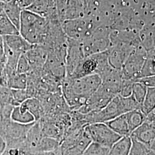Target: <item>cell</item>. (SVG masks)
Returning a JSON list of instances; mask_svg holds the SVG:
<instances>
[{"label": "cell", "mask_w": 155, "mask_h": 155, "mask_svg": "<svg viewBox=\"0 0 155 155\" xmlns=\"http://www.w3.org/2000/svg\"><path fill=\"white\" fill-rule=\"evenodd\" d=\"M101 83V78L97 74L75 79L64 78L61 82V92L67 105L70 109L77 110L85 104Z\"/></svg>", "instance_id": "obj_1"}, {"label": "cell", "mask_w": 155, "mask_h": 155, "mask_svg": "<svg viewBox=\"0 0 155 155\" xmlns=\"http://www.w3.org/2000/svg\"><path fill=\"white\" fill-rule=\"evenodd\" d=\"M49 21L27 9H22L19 33L31 45H43L47 39Z\"/></svg>", "instance_id": "obj_2"}, {"label": "cell", "mask_w": 155, "mask_h": 155, "mask_svg": "<svg viewBox=\"0 0 155 155\" xmlns=\"http://www.w3.org/2000/svg\"><path fill=\"white\" fill-rule=\"evenodd\" d=\"M113 68L108 59V51L86 56L71 77L67 79H75L86 75L97 74L101 78Z\"/></svg>", "instance_id": "obj_3"}, {"label": "cell", "mask_w": 155, "mask_h": 155, "mask_svg": "<svg viewBox=\"0 0 155 155\" xmlns=\"http://www.w3.org/2000/svg\"><path fill=\"white\" fill-rule=\"evenodd\" d=\"M103 24L90 16H84L73 20H64L61 22V27L67 38L82 41L87 38L98 26Z\"/></svg>", "instance_id": "obj_4"}, {"label": "cell", "mask_w": 155, "mask_h": 155, "mask_svg": "<svg viewBox=\"0 0 155 155\" xmlns=\"http://www.w3.org/2000/svg\"><path fill=\"white\" fill-rule=\"evenodd\" d=\"M111 31L109 26L102 24L94 30L91 36L82 40L85 56L108 50L111 46Z\"/></svg>", "instance_id": "obj_5"}, {"label": "cell", "mask_w": 155, "mask_h": 155, "mask_svg": "<svg viewBox=\"0 0 155 155\" xmlns=\"http://www.w3.org/2000/svg\"><path fill=\"white\" fill-rule=\"evenodd\" d=\"M85 126L66 136L60 143L61 155H82L92 142Z\"/></svg>", "instance_id": "obj_6"}, {"label": "cell", "mask_w": 155, "mask_h": 155, "mask_svg": "<svg viewBox=\"0 0 155 155\" xmlns=\"http://www.w3.org/2000/svg\"><path fill=\"white\" fill-rule=\"evenodd\" d=\"M147 58V51L140 45L127 57L120 71L122 79L134 81L140 78V72Z\"/></svg>", "instance_id": "obj_7"}, {"label": "cell", "mask_w": 155, "mask_h": 155, "mask_svg": "<svg viewBox=\"0 0 155 155\" xmlns=\"http://www.w3.org/2000/svg\"><path fill=\"white\" fill-rule=\"evenodd\" d=\"M84 128L92 142L109 149L122 137L114 132L105 123L90 124L86 125Z\"/></svg>", "instance_id": "obj_8"}, {"label": "cell", "mask_w": 155, "mask_h": 155, "mask_svg": "<svg viewBox=\"0 0 155 155\" xmlns=\"http://www.w3.org/2000/svg\"><path fill=\"white\" fill-rule=\"evenodd\" d=\"M85 57L82 42L67 38L65 58V78L71 77Z\"/></svg>", "instance_id": "obj_9"}, {"label": "cell", "mask_w": 155, "mask_h": 155, "mask_svg": "<svg viewBox=\"0 0 155 155\" xmlns=\"http://www.w3.org/2000/svg\"><path fill=\"white\" fill-rule=\"evenodd\" d=\"M35 122L22 124L15 122L11 119L0 121V135L4 137L6 142L24 140L26 139L29 130Z\"/></svg>", "instance_id": "obj_10"}, {"label": "cell", "mask_w": 155, "mask_h": 155, "mask_svg": "<svg viewBox=\"0 0 155 155\" xmlns=\"http://www.w3.org/2000/svg\"><path fill=\"white\" fill-rule=\"evenodd\" d=\"M115 95L111 94L101 86L89 98L84 105L77 110L79 113L86 114L100 110L105 107Z\"/></svg>", "instance_id": "obj_11"}, {"label": "cell", "mask_w": 155, "mask_h": 155, "mask_svg": "<svg viewBox=\"0 0 155 155\" xmlns=\"http://www.w3.org/2000/svg\"><path fill=\"white\" fill-rule=\"evenodd\" d=\"M130 137L148 148L155 149V121L145 118L144 122L130 134Z\"/></svg>", "instance_id": "obj_12"}, {"label": "cell", "mask_w": 155, "mask_h": 155, "mask_svg": "<svg viewBox=\"0 0 155 155\" xmlns=\"http://www.w3.org/2000/svg\"><path fill=\"white\" fill-rule=\"evenodd\" d=\"M26 9L48 20H59L54 0H33Z\"/></svg>", "instance_id": "obj_13"}, {"label": "cell", "mask_w": 155, "mask_h": 155, "mask_svg": "<svg viewBox=\"0 0 155 155\" xmlns=\"http://www.w3.org/2000/svg\"><path fill=\"white\" fill-rule=\"evenodd\" d=\"M31 68V71H39L45 66L48 51L42 45H33L30 50L25 53Z\"/></svg>", "instance_id": "obj_14"}, {"label": "cell", "mask_w": 155, "mask_h": 155, "mask_svg": "<svg viewBox=\"0 0 155 155\" xmlns=\"http://www.w3.org/2000/svg\"><path fill=\"white\" fill-rule=\"evenodd\" d=\"M3 38L5 45L8 48L20 54L26 53L33 45L24 39L20 33L4 36Z\"/></svg>", "instance_id": "obj_15"}, {"label": "cell", "mask_w": 155, "mask_h": 155, "mask_svg": "<svg viewBox=\"0 0 155 155\" xmlns=\"http://www.w3.org/2000/svg\"><path fill=\"white\" fill-rule=\"evenodd\" d=\"M105 124L121 137L130 136V135L125 113L106 122Z\"/></svg>", "instance_id": "obj_16"}, {"label": "cell", "mask_w": 155, "mask_h": 155, "mask_svg": "<svg viewBox=\"0 0 155 155\" xmlns=\"http://www.w3.org/2000/svg\"><path fill=\"white\" fill-rule=\"evenodd\" d=\"M22 10L18 5V0H9L4 3V12L18 30Z\"/></svg>", "instance_id": "obj_17"}, {"label": "cell", "mask_w": 155, "mask_h": 155, "mask_svg": "<svg viewBox=\"0 0 155 155\" xmlns=\"http://www.w3.org/2000/svg\"><path fill=\"white\" fill-rule=\"evenodd\" d=\"M131 144L130 136L122 137L111 147L109 155H128Z\"/></svg>", "instance_id": "obj_18"}, {"label": "cell", "mask_w": 155, "mask_h": 155, "mask_svg": "<svg viewBox=\"0 0 155 155\" xmlns=\"http://www.w3.org/2000/svg\"><path fill=\"white\" fill-rule=\"evenodd\" d=\"M11 120L22 124H29L35 122V118L28 111L21 109L20 106H15L11 114Z\"/></svg>", "instance_id": "obj_19"}, {"label": "cell", "mask_w": 155, "mask_h": 155, "mask_svg": "<svg viewBox=\"0 0 155 155\" xmlns=\"http://www.w3.org/2000/svg\"><path fill=\"white\" fill-rule=\"evenodd\" d=\"M126 114L127 124L130 134L141 125L145 119V115L141 109H136L127 112Z\"/></svg>", "instance_id": "obj_20"}, {"label": "cell", "mask_w": 155, "mask_h": 155, "mask_svg": "<svg viewBox=\"0 0 155 155\" xmlns=\"http://www.w3.org/2000/svg\"><path fill=\"white\" fill-rule=\"evenodd\" d=\"M19 30L6 16L3 12L0 13V36L4 37L9 35H16Z\"/></svg>", "instance_id": "obj_21"}, {"label": "cell", "mask_w": 155, "mask_h": 155, "mask_svg": "<svg viewBox=\"0 0 155 155\" xmlns=\"http://www.w3.org/2000/svg\"><path fill=\"white\" fill-rule=\"evenodd\" d=\"M19 106L21 109L31 113L35 117L36 121L41 118L42 110L38 100L33 98H29Z\"/></svg>", "instance_id": "obj_22"}, {"label": "cell", "mask_w": 155, "mask_h": 155, "mask_svg": "<svg viewBox=\"0 0 155 155\" xmlns=\"http://www.w3.org/2000/svg\"><path fill=\"white\" fill-rule=\"evenodd\" d=\"M28 76L25 74L15 73L6 80V85L11 89H26Z\"/></svg>", "instance_id": "obj_23"}, {"label": "cell", "mask_w": 155, "mask_h": 155, "mask_svg": "<svg viewBox=\"0 0 155 155\" xmlns=\"http://www.w3.org/2000/svg\"><path fill=\"white\" fill-rule=\"evenodd\" d=\"M60 142L56 139L44 136L39 143L37 154L55 151L59 148Z\"/></svg>", "instance_id": "obj_24"}, {"label": "cell", "mask_w": 155, "mask_h": 155, "mask_svg": "<svg viewBox=\"0 0 155 155\" xmlns=\"http://www.w3.org/2000/svg\"><path fill=\"white\" fill-rule=\"evenodd\" d=\"M155 88L147 87V93L141 106V110L146 116L150 111L155 110Z\"/></svg>", "instance_id": "obj_25"}, {"label": "cell", "mask_w": 155, "mask_h": 155, "mask_svg": "<svg viewBox=\"0 0 155 155\" xmlns=\"http://www.w3.org/2000/svg\"><path fill=\"white\" fill-rule=\"evenodd\" d=\"M6 105L16 106L14 102L12 89L6 85H0V107Z\"/></svg>", "instance_id": "obj_26"}, {"label": "cell", "mask_w": 155, "mask_h": 155, "mask_svg": "<svg viewBox=\"0 0 155 155\" xmlns=\"http://www.w3.org/2000/svg\"><path fill=\"white\" fill-rule=\"evenodd\" d=\"M109 148L91 142L82 155H109Z\"/></svg>", "instance_id": "obj_27"}, {"label": "cell", "mask_w": 155, "mask_h": 155, "mask_svg": "<svg viewBox=\"0 0 155 155\" xmlns=\"http://www.w3.org/2000/svg\"><path fill=\"white\" fill-rule=\"evenodd\" d=\"M147 87L141 83L134 82L132 90V95L134 99L141 106L144 98L147 93Z\"/></svg>", "instance_id": "obj_28"}, {"label": "cell", "mask_w": 155, "mask_h": 155, "mask_svg": "<svg viewBox=\"0 0 155 155\" xmlns=\"http://www.w3.org/2000/svg\"><path fill=\"white\" fill-rule=\"evenodd\" d=\"M31 71V68L29 63L28 59L25 54H22L20 56L17 61L16 72L18 74H27Z\"/></svg>", "instance_id": "obj_29"}, {"label": "cell", "mask_w": 155, "mask_h": 155, "mask_svg": "<svg viewBox=\"0 0 155 155\" xmlns=\"http://www.w3.org/2000/svg\"><path fill=\"white\" fill-rule=\"evenodd\" d=\"M13 98L16 105H21L28 98H29L28 92L26 89H12Z\"/></svg>", "instance_id": "obj_30"}, {"label": "cell", "mask_w": 155, "mask_h": 155, "mask_svg": "<svg viewBox=\"0 0 155 155\" xmlns=\"http://www.w3.org/2000/svg\"><path fill=\"white\" fill-rule=\"evenodd\" d=\"M133 81L122 79V83L119 95L122 97H127L132 94Z\"/></svg>", "instance_id": "obj_31"}, {"label": "cell", "mask_w": 155, "mask_h": 155, "mask_svg": "<svg viewBox=\"0 0 155 155\" xmlns=\"http://www.w3.org/2000/svg\"><path fill=\"white\" fill-rule=\"evenodd\" d=\"M131 147L128 155H145V145L134 139H131Z\"/></svg>", "instance_id": "obj_32"}, {"label": "cell", "mask_w": 155, "mask_h": 155, "mask_svg": "<svg viewBox=\"0 0 155 155\" xmlns=\"http://www.w3.org/2000/svg\"><path fill=\"white\" fill-rule=\"evenodd\" d=\"M133 82L141 83L144 84V86H145L147 87H155V75L139 78L138 79L134 80Z\"/></svg>", "instance_id": "obj_33"}, {"label": "cell", "mask_w": 155, "mask_h": 155, "mask_svg": "<svg viewBox=\"0 0 155 155\" xmlns=\"http://www.w3.org/2000/svg\"><path fill=\"white\" fill-rule=\"evenodd\" d=\"M5 61V50L4 38L0 36V63H4Z\"/></svg>", "instance_id": "obj_34"}, {"label": "cell", "mask_w": 155, "mask_h": 155, "mask_svg": "<svg viewBox=\"0 0 155 155\" xmlns=\"http://www.w3.org/2000/svg\"><path fill=\"white\" fill-rule=\"evenodd\" d=\"M33 1V0H18V3L22 9H26L31 5Z\"/></svg>", "instance_id": "obj_35"}, {"label": "cell", "mask_w": 155, "mask_h": 155, "mask_svg": "<svg viewBox=\"0 0 155 155\" xmlns=\"http://www.w3.org/2000/svg\"><path fill=\"white\" fill-rule=\"evenodd\" d=\"M6 147L5 140L4 137L0 135V155H2L5 150Z\"/></svg>", "instance_id": "obj_36"}, {"label": "cell", "mask_w": 155, "mask_h": 155, "mask_svg": "<svg viewBox=\"0 0 155 155\" xmlns=\"http://www.w3.org/2000/svg\"><path fill=\"white\" fill-rule=\"evenodd\" d=\"M145 155H155V149L148 148L145 147Z\"/></svg>", "instance_id": "obj_37"}, {"label": "cell", "mask_w": 155, "mask_h": 155, "mask_svg": "<svg viewBox=\"0 0 155 155\" xmlns=\"http://www.w3.org/2000/svg\"><path fill=\"white\" fill-rule=\"evenodd\" d=\"M4 2L0 1V13L4 12Z\"/></svg>", "instance_id": "obj_38"}, {"label": "cell", "mask_w": 155, "mask_h": 155, "mask_svg": "<svg viewBox=\"0 0 155 155\" xmlns=\"http://www.w3.org/2000/svg\"><path fill=\"white\" fill-rule=\"evenodd\" d=\"M0 1H1L4 2H8V1H9V0H0Z\"/></svg>", "instance_id": "obj_39"}, {"label": "cell", "mask_w": 155, "mask_h": 155, "mask_svg": "<svg viewBox=\"0 0 155 155\" xmlns=\"http://www.w3.org/2000/svg\"></svg>", "instance_id": "obj_40"}]
</instances>
